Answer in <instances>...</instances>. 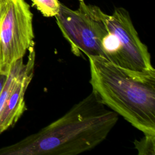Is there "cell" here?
I'll use <instances>...</instances> for the list:
<instances>
[{
    "label": "cell",
    "mask_w": 155,
    "mask_h": 155,
    "mask_svg": "<svg viewBox=\"0 0 155 155\" xmlns=\"http://www.w3.org/2000/svg\"><path fill=\"white\" fill-rule=\"evenodd\" d=\"M117 120L118 114L91 92L38 132L0 148V155L79 154L102 143Z\"/></svg>",
    "instance_id": "6da1fadb"
},
{
    "label": "cell",
    "mask_w": 155,
    "mask_h": 155,
    "mask_svg": "<svg viewBox=\"0 0 155 155\" xmlns=\"http://www.w3.org/2000/svg\"><path fill=\"white\" fill-rule=\"evenodd\" d=\"M25 63L23 58L11 67L0 95V134L13 127L26 110L25 93L34 74L35 45L28 50Z\"/></svg>",
    "instance_id": "8992f818"
},
{
    "label": "cell",
    "mask_w": 155,
    "mask_h": 155,
    "mask_svg": "<svg viewBox=\"0 0 155 155\" xmlns=\"http://www.w3.org/2000/svg\"><path fill=\"white\" fill-rule=\"evenodd\" d=\"M92 92L145 135L155 134V71L134 72L88 57Z\"/></svg>",
    "instance_id": "7a4b0ae2"
},
{
    "label": "cell",
    "mask_w": 155,
    "mask_h": 155,
    "mask_svg": "<svg viewBox=\"0 0 155 155\" xmlns=\"http://www.w3.org/2000/svg\"><path fill=\"white\" fill-rule=\"evenodd\" d=\"M32 5L45 17H54L58 13L60 2L58 0H31Z\"/></svg>",
    "instance_id": "52a82bcc"
},
{
    "label": "cell",
    "mask_w": 155,
    "mask_h": 155,
    "mask_svg": "<svg viewBox=\"0 0 155 155\" xmlns=\"http://www.w3.org/2000/svg\"><path fill=\"white\" fill-rule=\"evenodd\" d=\"M7 76H8V73H3L0 71V95H1L2 89L4 88L5 83L6 82Z\"/></svg>",
    "instance_id": "9c48e42d"
},
{
    "label": "cell",
    "mask_w": 155,
    "mask_h": 155,
    "mask_svg": "<svg viewBox=\"0 0 155 155\" xmlns=\"http://www.w3.org/2000/svg\"><path fill=\"white\" fill-rule=\"evenodd\" d=\"M102 17L108 30L101 40L104 58L129 71H155L148 48L139 38L128 12L116 7L111 15L102 11Z\"/></svg>",
    "instance_id": "3957f363"
},
{
    "label": "cell",
    "mask_w": 155,
    "mask_h": 155,
    "mask_svg": "<svg viewBox=\"0 0 155 155\" xmlns=\"http://www.w3.org/2000/svg\"><path fill=\"white\" fill-rule=\"evenodd\" d=\"M145 135V134H144ZM135 148L139 155L155 154V134L145 135L140 140L134 141Z\"/></svg>",
    "instance_id": "ba28073f"
},
{
    "label": "cell",
    "mask_w": 155,
    "mask_h": 155,
    "mask_svg": "<svg viewBox=\"0 0 155 155\" xmlns=\"http://www.w3.org/2000/svg\"><path fill=\"white\" fill-rule=\"evenodd\" d=\"M33 14L25 0H0V71L8 73L35 45Z\"/></svg>",
    "instance_id": "5b68a950"
},
{
    "label": "cell",
    "mask_w": 155,
    "mask_h": 155,
    "mask_svg": "<svg viewBox=\"0 0 155 155\" xmlns=\"http://www.w3.org/2000/svg\"><path fill=\"white\" fill-rule=\"evenodd\" d=\"M78 2L76 10L60 2L59 12L54 16L57 25L74 54L79 56L83 53L87 57L104 58L101 40L108 30L102 17V11L84 0Z\"/></svg>",
    "instance_id": "277c9868"
}]
</instances>
